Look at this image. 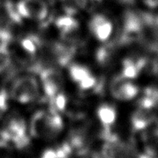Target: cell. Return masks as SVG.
<instances>
[{"mask_svg":"<svg viewBox=\"0 0 158 158\" xmlns=\"http://www.w3.org/2000/svg\"><path fill=\"white\" fill-rule=\"evenodd\" d=\"M64 128V122L59 111L39 110L31 118L29 132L35 139L50 140L58 137Z\"/></svg>","mask_w":158,"mask_h":158,"instance_id":"cell-1","label":"cell"},{"mask_svg":"<svg viewBox=\"0 0 158 158\" xmlns=\"http://www.w3.org/2000/svg\"><path fill=\"white\" fill-rule=\"evenodd\" d=\"M141 90L138 81L123 77L117 73L110 78L108 83V93L111 99L118 103L135 102Z\"/></svg>","mask_w":158,"mask_h":158,"instance_id":"cell-2","label":"cell"},{"mask_svg":"<svg viewBox=\"0 0 158 158\" xmlns=\"http://www.w3.org/2000/svg\"><path fill=\"white\" fill-rule=\"evenodd\" d=\"M103 144L101 158H136L137 151L133 144L124 140L111 130H102Z\"/></svg>","mask_w":158,"mask_h":158,"instance_id":"cell-3","label":"cell"},{"mask_svg":"<svg viewBox=\"0 0 158 158\" xmlns=\"http://www.w3.org/2000/svg\"><path fill=\"white\" fill-rule=\"evenodd\" d=\"M40 83L35 77L25 75L14 80L10 90L11 99L20 104H29L38 99Z\"/></svg>","mask_w":158,"mask_h":158,"instance_id":"cell-4","label":"cell"},{"mask_svg":"<svg viewBox=\"0 0 158 158\" xmlns=\"http://www.w3.org/2000/svg\"><path fill=\"white\" fill-rule=\"evenodd\" d=\"M88 28L99 44L111 42L117 33V24L113 19L107 14L98 12L94 14L89 20Z\"/></svg>","mask_w":158,"mask_h":158,"instance_id":"cell-5","label":"cell"},{"mask_svg":"<svg viewBox=\"0 0 158 158\" xmlns=\"http://www.w3.org/2000/svg\"><path fill=\"white\" fill-rule=\"evenodd\" d=\"M0 140L12 144L18 149L27 147L30 143V138L25 121L20 117L10 118L0 132Z\"/></svg>","mask_w":158,"mask_h":158,"instance_id":"cell-6","label":"cell"},{"mask_svg":"<svg viewBox=\"0 0 158 158\" xmlns=\"http://www.w3.org/2000/svg\"><path fill=\"white\" fill-rule=\"evenodd\" d=\"M144 27L145 21L144 18L132 11L126 12L120 21L122 42L127 44L137 40L143 34Z\"/></svg>","mask_w":158,"mask_h":158,"instance_id":"cell-7","label":"cell"},{"mask_svg":"<svg viewBox=\"0 0 158 158\" xmlns=\"http://www.w3.org/2000/svg\"><path fill=\"white\" fill-rule=\"evenodd\" d=\"M147 65V59L143 55H127L121 60L117 74L125 78L138 81L143 75Z\"/></svg>","mask_w":158,"mask_h":158,"instance_id":"cell-8","label":"cell"},{"mask_svg":"<svg viewBox=\"0 0 158 158\" xmlns=\"http://www.w3.org/2000/svg\"><path fill=\"white\" fill-rule=\"evenodd\" d=\"M158 119V111L135 105L129 117V124L134 133H144L154 126Z\"/></svg>","mask_w":158,"mask_h":158,"instance_id":"cell-9","label":"cell"},{"mask_svg":"<svg viewBox=\"0 0 158 158\" xmlns=\"http://www.w3.org/2000/svg\"><path fill=\"white\" fill-rule=\"evenodd\" d=\"M15 10L21 18L41 21L48 15V6L44 0H20Z\"/></svg>","mask_w":158,"mask_h":158,"instance_id":"cell-10","label":"cell"},{"mask_svg":"<svg viewBox=\"0 0 158 158\" xmlns=\"http://www.w3.org/2000/svg\"><path fill=\"white\" fill-rule=\"evenodd\" d=\"M69 75L81 91L93 90L98 84V79L87 65L74 63L69 66Z\"/></svg>","mask_w":158,"mask_h":158,"instance_id":"cell-11","label":"cell"},{"mask_svg":"<svg viewBox=\"0 0 158 158\" xmlns=\"http://www.w3.org/2000/svg\"><path fill=\"white\" fill-rule=\"evenodd\" d=\"M95 117L103 130H111L117 123L119 110L115 103L102 102L97 106Z\"/></svg>","mask_w":158,"mask_h":158,"instance_id":"cell-12","label":"cell"},{"mask_svg":"<svg viewBox=\"0 0 158 158\" xmlns=\"http://www.w3.org/2000/svg\"><path fill=\"white\" fill-rule=\"evenodd\" d=\"M55 26L64 41L72 44L74 43L79 31L80 25L78 21L73 15H65L57 18L55 21Z\"/></svg>","mask_w":158,"mask_h":158,"instance_id":"cell-13","label":"cell"},{"mask_svg":"<svg viewBox=\"0 0 158 158\" xmlns=\"http://www.w3.org/2000/svg\"><path fill=\"white\" fill-rule=\"evenodd\" d=\"M40 77L45 94L51 100L60 91L61 77L55 70L51 68L42 70Z\"/></svg>","mask_w":158,"mask_h":158,"instance_id":"cell-14","label":"cell"},{"mask_svg":"<svg viewBox=\"0 0 158 158\" xmlns=\"http://www.w3.org/2000/svg\"><path fill=\"white\" fill-rule=\"evenodd\" d=\"M76 48L72 43H55L50 48L52 58L60 65H65L70 63L75 55Z\"/></svg>","mask_w":158,"mask_h":158,"instance_id":"cell-15","label":"cell"},{"mask_svg":"<svg viewBox=\"0 0 158 158\" xmlns=\"http://www.w3.org/2000/svg\"><path fill=\"white\" fill-rule=\"evenodd\" d=\"M100 44V46L97 48L94 54L95 60L101 67H107L113 62L116 57L115 49L110 45V42Z\"/></svg>","mask_w":158,"mask_h":158,"instance_id":"cell-16","label":"cell"},{"mask_svg":"<svg viewBox=\"0 0 158 158\" xmlns=\"http://www.w3.org/2000/svg\"><path fill=\"white\" fill-rule=\"evenodd\" d=\"M60 3L65 14L74 16L85 7L87 0H60Z\"/></svg>","mask_w":158,"mask_h":158,"instance_id":"cell-17","label":"cell"},{"mask_svg":"<svg viewBox=\"0 0 158 158\" xmlns=\"http://www.w3.org/2000/svg\"><path fill=\"white\" fill-rule=\"evenodd\" d=\"M21 46L28 54L34 55L36 54V52L38 51L39 41L35 37H27L21 39Z\"/></svg>","mask_w":158,"mask_h":158,"instance_id":"cell-18","label":"cell"},{"mask_svg":"<svg viewBox=\"0 0 158 158\" xmlns=\"http://www.w3.org/2000/svg\"><path fill=\"white\" fill-rule=\"evenodd\" d=\"M11 64V55L7 46L4 44H0V72H4Z\"/></svg>","mask_w":158,"mask_h":158,"instance_id":"cell-19","label":"cell"},{"mask_svg":"<svg viewBox=\"0 0 158 158\" xmlns=\"http://www.w3.org/2000/svg\"><path fill=\"white\" fill-rule=\"evenodd\" d=\"M68 158H99L95 156L94 155L90 153L89 150L82 151H73L70 155Z\"/></svg>","mask_w":158,"mask_h":158,"instance_id":"cell-20","label":"cell"},{"mask_svg":"<svg viewBox=\"0 0 158 158\" xmlns=\"http://www.w3.org/2000/svg\"><path fill=\"white\" fill-rule=\"evenodd\" d=\"M139 2L148 10H158V0H139Z\"/></svg>","mask_w":158,"mask_h":158,"instance_id":"cell-21","label":"cell"},{"mask_svg":"<svg viewBox=\"0 0 158 158\" xmlns=\"http://www.w3.org/2000/svg\"><path fill=\"white\" fill-rule=\"evenodd\" d=\"M7 108V99L5 94L0 92V110H4Z\"/></svg>","mask_w":158,"mask_h":158,"instance_id":"cell-22","label":"cell"},{"mask_svg":"<svg viewBox=\"0 0 158 158\" xmlns=\"http://www.w3.org/2000/svg\"><path fill=\"white\" fill-rule=\"evenodd\" d=\"M155 126H156V127H158V119H157V121H156V123H155Z\"/></svg>","mask_w":158,"mask_h":158,"instance_id":"cell-23","label":"cell"}]
</instances>
